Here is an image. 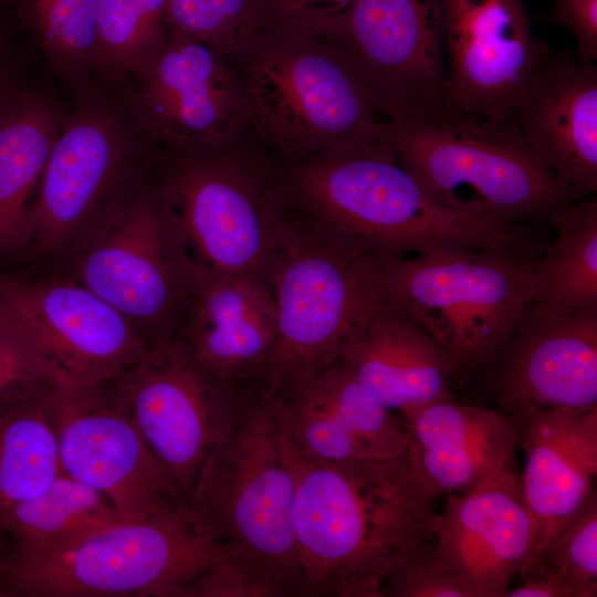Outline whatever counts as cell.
<instances>
[{
  "label": "cell",
  "instance_id": "1",
  "mask_svg": "<svg viewBox=\"0 0 597 597\" xmlns=\"http://www.w3.org/2000/svg\"><path fill=\"white\" fill-rule=\"evenodd\" d=\"M284 448L294 480L301 596L379 597L392 566L433 535L437 496L407 453L316 462L296 454L285 437Z\"/></svg>",
  "mask_w": 597,
  "mask_h": 597
},
{
  "label": "cell",
  "instance_id": "2",
  "mask_svg": "<svg viewBox=\"0 0 597 597\" xmlns=\"http://www.w3.org/2000/svg\"><path fill=\"white\" fill-rule=\"evenodd\" d=\"M282 166L293 202L367 253L493 250L536 258L546 247L532 226L436 205L384 139L328 148Z\"/></svg>",
  "mask_w": 597,
  "mask_h": 597
},
{
  "label": "cell",
  "instance_id": "3",
  "mask_svg": "<svg viewBox=\"0 0 597 597\" xmlns=\"http://www.w3.org/2000/svg\"><path fill=\"white\" fill-rule=\"evenodd\" d=\"M226 59L251 111V136L280 164L384 139L385 119L355 71L314 29L276 18Z\"/></svg>",
  "mask_w": 597,
  "mask_h": 597
},
{
  "label": "cell",
  "instance_id": "4",
  "mask_svg": "<svg viewBox=\"0 0 597 597\" xmlns=\"http://www.w3.org/2000/svg\"><path fill=\"white\" fill-rule=\"evenodd\" d=\"M268 282L276 335L261 384L272 396L337 362L386 306L377 253L359 250L294 202Z\"/></svg>",
  "mask_w": 597,
  "mask_h": 597
},
{
  "label": "cell",
  "instance_id": "5",
  "mask_svg": "<svg viewBox=\"0 0 597 597\" xmlns=\"http://www.w3.org/2000/svg\"><path fill=\"white\" fill-rule=\"evenodd\" d=\"M381 129L398 164L442 208L536 226L579 199L509 119L399 117Z\"/></svg>",
  "mask_w": 597,
  "mask_h": 597
},
{
  "label": "cell",
  "instance_id": "6",
  "mask_svg": "<svg viewBox=\"0 0 597 597\" xmlns=\"http://www.w3.org/2000/svg\"><path fill=\"white\" fill-rule=\"evenodd\" d=\"M233 554L180 502L57 546L9 551L3 579L11 597H177Z\"/></svg>",
  "mask_w": 597,
  "mask_h": 597
},
{
  "label": "cell",
  "instance_id": "7",
  "mask_svg": "<svg viewBox=\"0 0 597 597\" xmlns=\"http://www.w3.org/2000/svg\"><path fill=\"white\" fill-rule=\"evenodd\" d=\"M195 269L268 282L293 206L282 165L253 137L175 150L156 184Z\"/></svg>",
  "mask_w": 597,
  "mask_h": 597
},
{
  "label": "cell",
  "instance_id": "8",
  "mask_svg": "<svg viewBox=\"0 0 597 597\" xmlns=\"http://www.w3.org/2000/svg\"><path fill=\"white\" fill-rule=\"evenodd\" d=\"M293 501L272 396L261 383L248 384L233 426L202 465L186 503L219 543L266 566L301 596Z\"/></svg>",
  "mask_w": 597,
  "mask_h": 597
},
{
  "label": "cell",
  "instance_id": "9",
  "mask_svg": "<svg viewBox=\"0 0 597 597\" xmlns=\"http://www.w3.org/2000/svg\"><path fill=\"white\" fill-rule=\"evenodd\" d=\"M386 305L419 325L459 373L492 367L533 298V261L493 250L377 254Z\"/></svg>",
  "mask_w": 597,
  "mask_h": 597
},
{
  "label": "cell",
  "instance_id": "10",
  "mask_svg": "<svg viewBox=\"0 0 597 597\" xmlns=\"http://www.w3.org/2000/svg\"><path fill=\"white\" fill-rule=\"evenodd\" d=\"M69 256L70 276L123 314L150 344L172 337L195 265L156 185L139 182Z\"/></svg>",
  "mask_w": 597,
  "mask_h": 597
},
{
  "label": "cell",
  "instance_id": "11",
  "mask_svg": "<svg viewBox=\"0 0 597 597\" xmlns=\"http://www.w3.org/2000/svg\"><path fill=\"white\" fill-rule=\"evenodd\" d=\"M446 0H354L313 28L348 61L384 119L446 115Z\"/></svg>",
  "mask_w": 597,
  "mask_h": 597
},
{
  "label": "cell",
  "instance_id": "12",
  "mask_svg": "<svg viewBox=\"0 0 597 597\" xmlns=\"http://www.w3.org/2000/svg\"><path fill=\"white\" fill-rule=\"evenodd\" d=\"M176 494L187 502L200 470L237 418L244 386L200 368L169 338L111 378Z\"/></svg>",
  "mask_w": 597,
  "mask_h": 597
},
{
  "label": "cell",
  "instance_id": "13",
  "mask_svg": "<svg viewBox=\"0 0 597 597\" xmlns=\"http://www.w3.org/2000/svg\"><path fill=\"white\" fill-rule=\"evenodd\" d=\"M51 407L63 471L104 494L121 521L139 520L184 502L111 379L57 383Z\"/></svg>",
  "mask_w": 597,
  "mask_h": 597
},
{
  "label": "cell",
  "instance_id": "14",
  "mask_svg": "<svg viewBox=\"0 0 597 597\" xmlns=\"http://www.w3.org/2000/svg\"><path fill=\"white\" fill-rule=\"evenodd\" d=\"M138 185L130 143L108 112L90 108L61 127L33 205L29 253L69 255Z\"/></svg>",
  "mask_w": 597,
  "mask_h": 597
},
{
  "label": "cell",
  "instance_id": "15",
  "mask_svg": "<svg viewBox=\"0 0 597 597\" xmlns=\"http://www.w3.org/2000/svg\"><path fill=\"white\" fill-rule=\"evenodd\" d=\"M0 313L29 339L57 383L111 379L153 344L73 277H0Z\"/></svg>",
  "mask_w": 597,
  "mask_h": 597
},
{
  "label": "cell",
  "instance_id": "16",
  "mask_svg": "<svg viewBox=\"0 0 597 597\" xmlns=\"http://www.w3.org/2000/svg\"><path fill=\"white\" fill-rule=\"evenodd\" d=\"M139 107L174 150L212 149L251 137V111L228 60L170 29L140 67Z\"/></svg>",
  "mask_w": 597,
  "mask_h": 597
},
{
  "label": "cell",
  "instance_id": "17",
  "mask_svg": "<svg viewBox=\"0 0 597 597\" xmlns=\"http://www.w3.org/2000/svg\"><path fill=\"white\" fill-rule=\"evenodd\" d=\"M446 115L507 121L549 48L522 0H446Z\"/></svg>",
  "mask_w": 597,
  "mask_h": 597
},
{
  "label": "cell",
  "instance_id": "18",
  "mask_svg": "<svg viewBox=\"0 0 597 597\" xmlns=\"http://www.w3.org/2000/svg\"><path fill=\"white\" fill-rule=\"evenodd\" d=\"M432 538L468 597H504L534 538L515 458L471 490L448 494Z\"/></svg>",
  "mask_w": 597,
  "mask_h": 597
},
{
  "label": "cell",
  "instance_id": "19",
  "mask_svg": "<svg viewBox=\"0 0 597 597\" xmlns=\"http://www.w3.org/2000/svg\"><path fill=\"white\" fill-rule=\"evenodd\" d=\"M272 399L286 442L303 459L383 460L406 453L401 417L388 410L339 362Z\"/></svg>",
  "mask_w": 597,
  "mask_h": 597
},
{
  "label": "cell",
  "instance_id": "20",
  "mask_svg": "<svg viewBox=\"0 0 597 597\" xmlns=\"http://www.w3.org/2000/svg\"><path fill=\"white\" fill-rule=\"evenodd\" d=\"M275 335L266 282L195 269L172 338L200 368L230 386L261 383Z\"/></svg>",
  "mask_w": 597,
  "mask_h": 597
},
{
  "label": "cell",
  "instance_id": "21",
  "mask_svg": "<svg viewBox=\"0 0 597 597\" xmlns=\"http://www.w3.org/2000/svg\"><path fill=\"white\" fill-rule=\"evenodd\" d=\"M492 367L505 415L597 407V307L555 318L524 314Z\"/></svg>",
  "mask_w": 597,
  "mask_h": 597
},
{
  "label": "cell",
  "instance_id": "22",
  "mask_svg": "<svg viewBox=\"0 0 597 597\" xmlns=\"http://www.w3.org/2000/svg\"><path fill=\"white\" fill-rule=\"evenodd\" d=\"M509 121L537 160L579 199L597 191V66L549 50Z\"/></svg>",
  "mask_w": 597,
  "mask_h": 597
},
{
  "label": "cell",
  "instance_id": "23",
  "mask_svg": "<svg viewBox=\"0 0 597 597\" xmlns=\"http://www.w3.org/2000/svg\"><path fill=\"white\" fill-rule=\"evenodd\" d=\"M510 417L525 454L520 481L534 528L528 562L596 492L597 407L527 409Z\"/></svg>",
  "mask_w": 597,
  "mask_h": 597
},
{
  "label": "cell",
  "instance_id": "24",
  "mask_svg": "<svg viewBox=\"0 0 597 597\" xmlns=\"http://www.w3.org/2000/svg\"><path fill=\"white\" fill-rule=\"evenodd\" d=\"M401 419L409 462L437 498L471 490L515 458L513 419L501 411L460 404L450 391Z\"/></svg>",
  "mask_w": 597,
  "mask_h": 597
},
{
  "label": "cell",
  "instance_id": "25",
  "mask_svg": "<svg viewBox=\"0 0 597 597\" xmlns=\"http://www.w3.org/2000/svg\"><path fill=\"white\" fill-rule=\"evenodd\" d=\"M337 362L400 417L450 391L459 374L458 363L440 343L387 305L360 328Z\"/></svg>",
  "mask_w": 597,
  "mask_h": 597
},
{
  "label": "cell",
  "instance_id": "26",
  "mask_svg": "<svg viewBox=\"0 0 597 597\" xmlns=\"http://www.w3.org/2000/svg\"><path fill=\"white\" fill-rule=\"evenodd\" d=\"M61 127L59 115L36 98L19 102L0 119V258L30 251V199Z\"/></svg>",
  "mask_w": 597,
  "mask_h": 597
},
{
  "label": "cell",
  "instance_id": "27",
  "mask_svg": "<svg viewBox=\"0 0 597 597\" xmlns=\"http://www.w3.org/2000/svg\"><path fill=\"white\" fill-rule=\"evenodd\" d=\"M554 241L533 261L525 314L555 318L597 307V201L577 199L548 221Z\"/></svg>",
  "mask_w": 597,
  "mask_h": 597
},
{
  "label": "cell",
  "instance_id": "28",
  "mask_svg": "<svg viewBox=\"0 0 597 597\" xmlns=\"http://www.w3.org/2000/svg\"><path fill=\"white\" fill-rule=\"evenodd\" d=\"M54 387L0 405V515L64 472L51 407Z\"/></svg>",
  "mask_w": 597,
  "mask_h": 597
},
{
  "label": "cell",
  "instance_id": "29",
  "mask_svg": "<svg viewBox=\"0 0 597 597\" xmlns=\"http://www.w3.org/2000/svg\"><path fill=\"white\" fill-rule=\"evenodd\" d=\"M121 521L109 500L62 472L42 492L0 515L9 551H34L64 544Z\"/></svg>",
  "mask_w": 597,
  "mask_h": 597
},
{
  "label": "cell",
  "instance_id": "30",
  "mask_svg": "<svg viewBox=\"0 0 597 597\" xmlns=\"http://www.w3.org/2000/svg\"><path fill=\"white\" fill-rule=\"evenodd\" d=\"M520 579L542 577L559 585L567 597L597 596V495L519 570Z\"/></svg>",
  "mask_w": 597,
  "mask_h": 597
},
{
  "label": "cell",
  "instance_id": "31",
  "mask_svg": "<svg viewBox=\"0 0 597 597\" xmlns=\"http://www.w3.org/2000/svg\"><path fill=\"white\" fill-rule=\"evenodd\" d=\"M277 15L265 0H167L166 22L230 56Z\"/></svg>",
  "mask_w": 597,
  "mask_h": 597
},
{
  "label": "cell",
  "instance_id": "32",
  "mask_svg": "<svg viewBox=\"0 0 597 597\" xmlns=\"http://www.w3.org/2000/svg\"><path fill=\"white\" fill-rule=\"evenodd\" d=\"M165 35L153 28L137 0H100L95 21V54L116 70L144 66Z\"/></svg>",
  "mask_w": 597,
  "mask_h": 597
},
{
  "label": "cell",
  "instance_id": "33",
  "mask_svg": "<svg viewBox=\"0 0 597 597\" xmlns=\"http://www.w3.org/2000/svg\"><path fill=\"white\" fill-rule=\"evenodd\" d=\"M29 17L49 52L66 65L95 54L100 0H24Z\"/></svg>",
  "mask_w": 597,
  "mask_h": 597
},
{
  "label": "cell",
  "instance_id": "34",
  "mask_svg": "<svg viewBox=\"0 0 597 597\" xmlns=\"http://www.w3.org/2000/svg\"><path fill=\"white\" fill-rule=\"evenodd\" d=\"M294 587L247 556L230 555L185 585L177 597H292Z\"/></svg>",
  "mask_w": 597,
  "mask_h": 597
},
{
  "label": "cell",
  "instance_id": "35",
  "mask_svg": "<svg viewBox=\"0 0 597 597\" xmlns=\"http://www.w3.org/2000/svg\"><path fill=\"white\" fill-rule=\"evenodd\" d=\"M379 597H468L442 563L431 537L410 548L388 572Z\"/></svg>",
  "mask_w": 597,
  "mask_h": 597
},
{
  "label": "cell",
  "instance_id": "36",
  "mask_svg": "<svg viewBox=\"0 0 597 597\" xmlns=\"http://www.w3.org/2000/svg\"><path fill=\"white\" fill-rule=\"evenodd\" d=\"M57 384L24 334L0 313V405Z\"/></svg>",
  "mask_w": 597,
  "mask_h": 597
},
{
  "label": "cell",
  "instance_id": "37",
  "mask_svg": "<svg viewBox=\"0 0 597 597\" xmlns=\"http://www.w3.org/2000/svg\"><path fill=\"white\" fill-rule=\"evenodd\" d=\"M545 19L562 25L575 36L577 59L585 63H595L597 60V0H553Z\"/></svg>",
  "mask_w": 597,
  "mask_h": 597
},
{
  "label": "cell",
  "instance_id": "38",
  "mask_svg": "<svg viewBox=\"0 0 597 597\" xmlns=\"http://www.w3.org/2000/svg\"><path fill=\"white\" fill-rule=\"evenodd\" d=\"M354 0H270L277 17L315 28L343 12Z\"/></svg>",
  "mask_w": 597,
  "mask_h": 597
},
{
  "label": "cell",
  "instance_id": "39",
  "mask_svg": "<svg viewBox=\"0 0 597 597\" xmlns=\"http://www.w3.org/2000/svg\"><path fill=\"white\" fill-rule=\"evenodd\" d=\"M504 597H567V594L556 583L532 576L521 579L516 587L509 588Z\"/></svg>",
  "mask_w": 597,
  "mask_h": 597
},
{
  "label": "cell",
  "instance_id": "40",
  "mask_svg": "<svg viewBox=\"0 0 597 597\" xmlns=\"http://www.w3.org/2000/svg\"><path fill=\"white\" fill-rule=\"evenodd\" d=\"M9 554V544L0 531V578H3Z\"/></svg>",
  "mask_w": 597,
  "mask_h": 597
},
{
  "label": "cell",
  "instance_id": "41",
  "mask_svg": "<svg viewBox=\"0 0 597 597\" xmlns=\"http://www.w3.org/2000/svg\"><path fill=\"white\" fill-rule=\"evenodd\" d=\"M0 597H11L10 590L3 578H0Z\"/></svg>",
  "mask_w": 597,
  "mask_h": 597
},
{
  "label": "cell",
  "instance_id": "42",
  "mask_svg": "<svg viewBox=\"0 0 597 597\" xmlns=\"http://www.w3.org/2000/svg\"><path fill=\"white\" fill-rule=\"evenodd\" d=\"M270 4V0H265ZM271 6V4H270ZM272 8V7H271Z\"/></svg>",
  "mask_w": 597,
  "mask_h": 597
},
{
  "label": "cell",
  "instance_id": "43",
  "mask_svg": "<svg viewBox=\"0 0 597 597\" xmlns=\"http://www.w3.org/2000/svg\"><path fill=\"white\" fill-rule=\"evenodd\" d=\"M0 95H1V84H0Z\"/></svg>",
  "mask_w": 597,
  "mask_h": 597
}]
</instances>
